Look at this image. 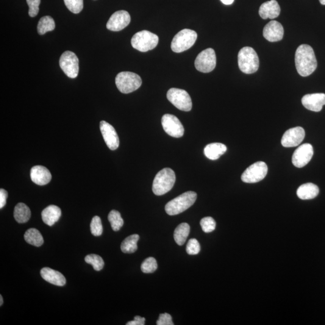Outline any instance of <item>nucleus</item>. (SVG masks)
Wrapping results in <instances>:
<instances>
[{"label":"nucleus","mask_w":325,"mask_h":325,"mask_svg":"<svg viewBox=\"0 0 325 325\" xmlns=\"http://www.w3.org/2000/svg\"><path fill=\"white\" fill-rule=\"evenodd\" d=\"M145 322V319L141 318L140 316H136L135 320L128 322L127 325H144Z\"/></svg>","instance_id":"obj_40"},{"label":"nucleus","mask_w":325,"mask_h":325,"mask_svg":"<svg viewBox=\"0 0 325 325\" xmlns=\"http://www.w3.org/2000/svg\"><path fill=\"white\" fill-rule=\"evenodd\" d=\"M197 33L190 29H184L174 36L171 43L172 51L180 53L192 46L197 40Z\"/></svg>","instance_id":"obj_7"},{"label":"nucleus","mask_w":325,"mask_h":325,"mask_svg":"<svg viewBox=\"0 0 325 325\" xmlns=\"http://www.w3.org/2000/svg\"><path fill=\"white\" fill-rule=\"evenodd\" d=\"M139 240V235L133 234L129 236L121 244V251L126 254H132L138 249V242Z\"/></svg>","instance_id":"obj_28"},{"label":"nucleus","mask_w":325,"mask_h":325,"mask_svg":"<svg viewBox=\"0 0 325 325\" xmlns=\"http://www.w3.org/2000/svg\"><path fill=\"white\" fill-rule=\"evenodd\" d=\"M238 67L243 73H255L258 71L260 65L257 52L251 47H243L238 52Z\"/></svg>","instance_id":"obj_4"},{"label":"nucleus","mask_w":325,"mask_h":325,"mask_svg":"<svg viewBox=\"0 0 325 325\" xmlns=\"http://www.w3.org/2000/svg\"><path fill=\"white\" fill-rule=\"evenodd\" d=\"M302 103L308 110L315 112H320L325 105V94H307L303 96Z\"/></svg>","instance_id":"obj_17"},{"label":"nucleus","mask_w":325,"mask_h":325,"mask_svg":"<svg viewBox=\"0 0 325 325\" xmlns=\"http://www.w3.org/2000/svg\"><path fill=\"white\" fill-rule=\"evenodd\" d=\"M59 64L64 73L71 79H75L79 74V60L73 52H64L60 58Z\"/></svg>","instance_id":"obj_11"},{"label":"nucleus","mask_w":325,"mask_h":325,"mask_svg":"<svg viewBox=\"0 0 325 325\" xmlns=\"http://www.w3.org/2000/svg\"><path fill=\"white\" fill-rule=\"evenodd\" d=\"M201 228L203 232L209 233L213 232L216 229V224L215 219L212 217H205L202 219L200 222Z\"/></svg>","instance_id":"obj_35"},{"label":"nucleus","mask_w":325,"mask_h":325,"mask_svg":"<svg viewBox=\"0 0 325 325\" xmlns=\"http://www.w3.org/2000/svg\"><path fill=\"white\" fill-rule=\"evenodd\" d=\"M158 36L147 30L136 33L132 39V46L141 52H146L153 49L158 43Z\"/></svg>","instance_id":"obj_6"},{"label":"nucleus","mask_w":325,"mask_h":325,"mask_svg":"<svg viewBox=\"0 0 325 325\" xmlns=\"http://www.w3.org/2000/svg\"><path fill=\"white\" fill-rule=\"evenodd\" d=\"M41 277L46 281L57 286H63L66 284V279L60 272L51 268H44L41 271Z\"/></svg>","instance_id":"obj_21"},{"label":"nucleus","mask_w":325,"mask_h":325,"mask_svg":"<svg viewBox=\"0 0 325 325\" xmlns=\"http://www.w3.org/2000/svg\"><path fill=\"white\" fill-rule=\"evenodd\" d=\"M201 251V246L198 241L195 238H191L188 241L186 251L188 255H197Z\"/></svg>","instance_id":"obj_36"},{"label":"nucleus","mask_w":325,"mask_h":325,"mask_svg":"<svg viewBox=\"0 0 325 325\" xmlns=\"http://www.w3.org/2000/svg\"><path fill=\"white\" fill-rule=\"evenodd\" d=\"M157 325H174L172 316L168 313L160 314L159 318L157 321Z\"/></svg>","instance_id":"obj_38"},{"label":"nucleus","mask_w":325,"mask_h":325,"mask_svg":"<svg viewBox=\"0 0 325 325\" xmlns=\"http://www.w3.org/2000/svg\"><path fill=\"white\" fill-rule=\"evenodd\" d=\"M29 7V15L30 17H35L38 15L40 10L41 0H26Z\"/></svg>","instance_id":"obj_37"},{"label":"nucleus","mask_w":325,"mask_h":325,"mask_svg":"<svg viewBox=\"0 0 325 325\" xmlns=\"http://www.w3.org/2000/svg\"><path fill=\"white\" fill-rule=\"evenodd\" d=\"M31 217L29 207L24 203H19L14 209V218L19 224L26 223Z\"/></svg>","instance_id":"obj_25"},{"label":"nucleus","mask_w":325,"mask_h":325,"mask_svg":"<svg viewBox=\"0 0 325 325\" xmlns=\"http://www.w3.org/2000/svg\"><path fill=\"white\" fill-rule=\"evenodd\" d=\"M162 124L165 132L172 137L180 138L184 135V127L176 116L166 114L162 117Z\"/></svg>","instance_id":"obj_12"},{"label":"nucleus","mask_w":325,"mask_h":325,"mask_svg":"<svg viewBox=\"0 0 325 325\" xmlns=\"http://www.w3.org/2000/svg\"><path fill=\"white\" fill-rule=\"evenodd\" d=\"M305 130L301 127L292 128L286 131L281 139L282 145L285 148L298 146L304 140Z\"/></svg>","instance_id":"obj_15"},{"label":"nucleus","mask_w":325,"mask_h":325,"mask_svg":"<svg viewBox=\"0 0 325 325\" xmlns=\"http://www.w3.org/2000/svg\"><path fill=\"white\" fill-rule=\"evenodd\" d=\"M66 6L74 13H79L83 9V0H64Z\"/></svg>","instance_id":"obj_34"},{"label":"nucleus","mask_w":325,"mask_h":325,"mask_svg":"<svg viewBox=\"0 0 325 325\" xmlns=\"http://www.w3.org/2000/svg\"><path fill=\"white\" fill-rule=\"evenodd\" d=\"M99 126L102 137L108 148L111 150L117 149L119 146V139L114 127L104 121L100 122Z\"/></svg>","instance_id":"obj_16"},{"label":"nucleus","mask_w":325,"mask_h":325,"mask_svg":"<svg viewBox=\"0 0 325 325\" xmlns=\"http://www.w3.org/2000/svg\"><path fill=\"white\" fill-rule=\"evenodd\" d=\"M30 177L32 182L39 186L48 184L52 179L48 169L43 166H35L30 171Z\"/></svg>","instance_id":"obj_19"},{"label":"nucleus","mask_w":325,"mask_h":325,"mask_svg":"<svg viewBox=\"0 0 325 325\" xmlns=\"http://www.w3.org/2000/svg\"><path fill=\"white\" fill-rule=\"evenodd\" d=\"M280 6L276 0L264 2L261 5L259 15L264 19L276 18L279 15Z\"/></svg>","instance_id":"obj_20"},{"label":"nucleus","mask_w":325,"mask_h":325,"mask_svg":"<svg viewBox=\"0 0 325 325\" xmlns=\"http://www.w3.org/2000/svg\"><path fill=\"white\" fill-rule=\"evenodd\" d=\"M108 221L110 222L112 229L115 232H118L124 225V220L122 218L121 213L118 211H111L108 216Z\"/></svg>","instance_id":"obj_30"},{"label":"nucleus","mask_w":325,"mask_h":325,"mask_svg":"<svg viewBox=\"0 0 325 325\" xmlns=\"http://www.w3.org/2000/svg\"><path fill=\"white\" fill-rule=\"evenodd\" d=\"M91 233L94 236H100L103 232L101 219L99 216H94L91 223Z\"/></svg>","instance_id":"obj_33"},{"label":"nucleus","mask_w":325,"mask_h":325,"mask_svg":"<svg viewBox=\"0 0 325 325\" xmlns=\"http://www.w3.org/2000/svg\"><path fill=\"white\" fill-rule=\"evenodd\" d=\"M268 168L263 162L252 164L241 175V180L246 183H255L263 180L268 174Z\"/></svg>","instance_id":"obj_9"},{"label":"nucleus","mask_w":325,"mask_h":325,"mask_svg":"<svg viewBox=\"0 0 325 325\" xmlns=\"http://www.w3.org/2000/svg\"><path fill=\"white\" fill-rule=\"evenodd\" d=\"M8 193L7 191L3 188L0 189V208H2L6 204Z\"/></svg>","instance_id":"obj_39"},{"label":"nucleus","mask_w":325,"mask_h":325,"mask_svg":"<svg viewBox=\"0 0 325 325\" xmlns=\"http://www.w3.org/2000/svg\"><path fill=\"white\" fill-rule=\"evenodd\" d=\"M62 212L60 208L56 205H49L42 212V219L47 226L51 227L59 220Z\"/></svg>","instance_id":"obj_22"},{"label":"nucleus","mask_w":325,"mask_h":325,"mask_svg":"<svg viewBox=\"0 0 325 325\" xmlns=\"http://www.w3.org/2000/svg\"><path fill=\"white\" fill-rule=\"evenodd\" d=\"M55 22L51 16H46L40 19L38 24L39 34L43 35L46 32L52 31L55 29Z\"/></svg>","instance_id":"obj_29"},{"label":"nucleus","mask_w":325,"mask_h":325,"mask_svg":"<svg viewBox=\"0 0 325 325\" xmlns=\"http://www.w3.org/2000/svg\"><path fill=\"white\" fill-rule=\"evenodd\" d=\"M85 262L93 266L94 270L100 271L104 268L103 259L96 254H90L85 257Z\"/></svg>","instance_id":"obj_31"},{"label":"nucleus","mask_w":325,"mask_h":325,"mask_svg":"<svg viewBox=\"0 0 325 325\" xmlns=\"http://www.w3.org/2000/svg\"><path fill=\"white\" fill-rule=\"evenodd\" d=\"M131 21L130 14L126 10H119L113 14L107 23V29L113 32L123 30Z\"/></svg>","instance_id":"obj_14"},{"label":"nucleus","mask_w":325,"mask_h":325,"mask_svg":"<svg viewBox=\"0 0 325 325\" xmlns=\"http://www.w3.org/2000/svg\"><path fill=\"white\" fill-rule=\"evenodd\" d=\"M116 85L123 93H133L139 88L142 83L141 77L132 72H121L116 77Z\"/></svg>","instance_id":"obj_5"},{"label":"nucleus","mask_w":325,"mask_h":325,"mask_svg":"<svg viewBox=\"0 0 325 325\" xmlns=\"http://www.w3.org/2000/svg\"><path fill=\"white\" fill-rule=\"evenodd\" d=\"M167 98L180 110L189 112L192 108V102L189 94L185 90L171 88L168 92Z\"/></svg>","instance_id":"obj_8"},{"label":"nucleus","mask_w":325,"mask_h":325,"mask_svg":"<svg viewBox=\"0 0 325 325\" xmlns=\"http://www.w3.org/2000/svg\"><path fill=\"white\" fill-rule=\"evenodd\" d=\"M227 146L221 143H212L207 144L204 148V154L208 158L215 160L226 153Z\"/></svg>","instance_id":"obj_24"},{"label":"nucleus","mask_w":325,"mask_h":325,"mask_svg":"<svg viewBox=\"0 0 325 325\" xmlns=\"http://www.w3.org/2000/svg\"><path fill=\"white\" fill-rule=\"evenodd\" d=\"M25 240L33 246L40 247L44 243V238L41 232L37 229L28 230L24 234Z\"/></svg>","instance_id":"obj_27"},{"label":"nucleus","mask_w":325,"mask_h":325,"mask_svg":"<svg viewBox=\"0 0 325 325\" xmlns=\"http://www.w3.org/2000/svg\"><path fill=\"white\" fill-rule=\"evenodd\" d=\"M176 180V174L172 169H163L155 176L152 191L155 195H163L173 188Z\"/></svg>","instance_id":"obj_2"},{"label":"nucleus","mask_w":325,"mask_h":325,"mask_svg":"<svg viewBox=\"0 0 325 325\" xmlns=\"http://www.w3.org/2000/svg\"><path fill=\"white\" fill-rule=\"evenodd\" d=\"M0 306H2V304H3V299H2V297L1 295H0Z\"/></svg>","instance_id":"obj_42"},{"label":"nucleus","mask_w":325,"mask_h":325,"mask_svg":"<svg viewBox=\"0 0 325 325\" xmlns=\"http://www.w3.org/2000/svg\"><path fill=\"white\" fill-rule=\"evenodd\" d=\"M319 188L313 183H308L300 186L297 190V195L301 199H312L318 195Z\"/></svg>","instance_id":"obj_23"},{"label":"nucleus","mask_w":325,"mask_h":325,"mask_svg":"<svg viewBox=\"0 0 325 325\" xmlns=\"http://www.w3.org/2000/svg\"><path fill=\"white\" fill-rule=\"evenodd\" d=\"M284 33V28L277 21L269 22L263 29L264 37L271 43L282 40Z\"/></svg>","instance_id":"obj_18"},{"label":"nucleus","mask_w":325,"mask_h":325,"mask_svg":"<svg viewBox=\"0 0 325 325\" xmlns=\"http://www.w3.org/2000/svg\"><path fill=\"white\" fill-rule=\"evenodd\" d=\"M322 5H325V0H319Z\"/></svg>","instance_id":"obj_43"},{"label":"nucleus","mask_w":325,"mask_h":325,"mask_svg":"<svg viewBox=\"0 0 325 325\" xmlns=\"http://www.w3.org/2000/svg\"><path fill=\"white\" fill-rule=\"evenodd\" d=\"M314 151L312 144L304 143L294 152L292 163L296 168H301L310 162L313 156Z\"/></svg>","instance_id":"obj_13"},{"label":"nucleus","mask_w":325,"mask_h":325,"mask_svg":"<svg viewBox=\"0 0 325 325\" xmlns=\"http://www.w3.org/2000/svg\"><path fill=\"white\" fill-rule=\"evenodd\" d=\"M216 55L212 48H207L200 52L194 61V66L199 72L208 73L215 68Z\"/></svg>","instance_id":"obj_10"},{"label":"nucleus","mask_w":325,"mask_h":325,"mask_svg":"<svg viewBox=\"0 0 325 325\" xmlns=\"http://www.w3.org/2000/svg\"><path fill=\"white\" fill-rule=\"evenodd\" d=\"M295 65L300 76L307 77L315 71L318 62L312 47L303 44L297 49L295 53Z\"/></svg>","instance_id":"obj_1"},{"label":"nucleus","mask_w":325,"mask_h":325,"mask_svg":"<svg viewBox=\"0 0 325 325\" xmlns=\"http://www.w3.org/2000/svg\"><path fill=\"white\" fill-rule=\"evenodd\" d=\"M157 268V261L153 257L146 258L141 265V270L144 274L153 273Z\"/></svg>","instance_id":"obj_32"},{"label":"nucleus","mask_w":325,"mask_h":325,"mask_svg":"<svg viewBox=\"0 0 325 325\" xmlns=\"http://www.w3.org/2000/svg\"><path fill=\"white\" fill-rule=\"evenodd\" d=\"M196 198L197 194L194 191H188L183 193L166 205V212L170 216L179 215L192 206Z\"/></svg>","instance_id":"obj_3"},{"label":"nucleus","mask_w":325,"mask_h":325,"mask_svg":"<svg viewBox=\"0 0 325 325\" xmlns=\"http://www.w3.org/2000/svg\"><path fill=\"white\" fill-rule=\"evenodd\" d=\"M190 233V226L187 223H182L179 225L175 230L174 239L179 246H182L186 242Z\"/></svg>","instance_id":"obj_26"},{"label":"nucleus","mask_w":325,"mask_h":325,"mask_svg":"<svg viewBox=\"0 0 325 325\" xmlns=\"http://www.w3.org/2000/svg\"><path fill=\"white\" fill-rule=\"evenodd\" d=\"M222 3H224L226 5H231L233 3V2L234 1V0H221Z\"/></svg>","instance_id":"obj_41"}]
</instances>
